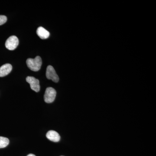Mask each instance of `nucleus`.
Returning <instances> with one entry per match:
<instances>
[{
  "label": "nucleus",
  "mask_w": 156,
  "mask_h": 156,
  "mask_svg": "<svg viewBox=\"0 0 156 156\" xmlns=\"http://www.w3.org/2000/svg\"><path fill=\"white\" fill-rule=\"evenodd\" d=\"M26 63L30 69L33 71H38L41 67L42 59L40 56H37L34 58H28L27 60Z\"/></svg>",
  "instance_id": "nucleus-1"
},
{
  "label": "nucleus",
  "mask_w": 156,
  "mask_h": 156,
  "mask_svg": "<svg viewBox=\"0 0 156 156\" xmlns=\"http://www.w3.org/2000/svg\"><path fill=\"white\" fill-rule=\"evenodd\" d=\"M56 92L55 89L52 87H48L46 89L44 99L46 103H50L53 102L56 98Z\"/></svg>",
  "instance_id": "nucleus-2"
},
{
  "label": "nucleus",
  "mask_w": 156,
  "mask_h": 156,
  "mask_svg": "<svg viewBox=\"0 0 156 156\" xmlns=\"http://www.w3.org/2000/svg\"><path fill=\"white\" fill-rule=\"evenodd\" d=\"M19 44V40L15 36H12L7 39L5 42L6 48L10 50H15Z\"/></svg>",
  "instance_id": "nucleus-3"
},
{
  "label": "nucleus",
  "mask_w": 156,
  "mask_h": 156,
  "mask_svg": "<svg viewBox=\"0 0 156 156\" xmlns=\"http://www.w3.org/2000/svg\"><path fill=\"white\" fill-rule=\"evenodd\" d=\"M46 77L48 80H52L55 83H58L59 77L54 69V68L51 66H48L46 71Z\"/></svg>",
  "instance_id": "nucleus-4"
},
{
  "label": "nucleus",
  "mask_w": 156,
  "mask_h": 156,
  "mask_svg": "<svg viewBox=\"0 0 156 156\" xmlns=\"http://www.w3.org/2000/svg\"><path fill=\"white\" fill-rule=\"evenodd\" d=\"M26 81L30 84V88L32 90L37 92L40 91V82L38 80L34 77L28 76L26 78Z\"/></svg>",
  "instance_id": "nucleus-5"
},
{
  "label": "nucleus",
  "mask_w": 156,
  "mask_h": 156,
  "mask_svg": "<svg viewBox=\"0 0 156 156\" xmlns=\"http://www.w3.org/2000/svg\"><path fill=\"white\" fill-rule=\"evenodd\" d=\"M46 136L48 139L54 142H57L60 140V136L56 131L50 130L46 134Z\"/></svg>",
  "instance_id": "nucleus-6"
},
{
  "label": "nucleus",
  "mask_w": 156,
  "mask_h": 156,
  "mask_svg": "<svg viewBox=\"0 0 156 156\" xmlns=\"http://www.w3.org/2000/svg\"><path fill=\"white\" fill-rule=\"evenodd\" d=\"M12 69V66L9 63L3 65L0 67V77L5 76L9 74Z\"/></svg>",
  "instance_id": "nucleus-7"
},
{
  "label": "nucleus",
  "mask_w": 156,
  "mask_h": 156,
  "mask_svg": "<svg viewBox=\"0 0 156 156\" xmlns=\"http://www.w3.org/2000/svg\"><path fill=\"white\" fill-rule=\"evenodd\" d=\"M37 34L43 40L48 38L50 35V32L42 27H40L37 28Z\"/></svg>",
  "instance_id": "nucleus-8"
},
{
  "label": "nucleus",
  "mask_w": 156,
  "mask_h": 156,
  "mask_svg": "<svg viewBox=\"0 0 156 156\" xmlns=\"http://www.w3.org/2000/svg\"><path fill=\"white\" fill-rule=\"evenodd\" d=\"M9 144V140L7 137L0 136V148L6 147Z\"/></svg>",
  "instance_id": "nucleus-9"
},
{
  "label": "nucleus",
  "mask_w": 156,
  "mask_h": 156,
  "mask_svg": "<svg viewBox=\"0 0 156 156\" xmlns=\"http://www.w3.org/2000/svg\"><path fill=\"white\" fill-rule=\"evenodd\" d=\"M7 21V17L5 15H0V25H3Z\"/></svg>",
  "instance_id": "nucleus-10"
},
{
  "label": "nucleus",
  "mask_w": 156,
  "mask_h": 156,
  "mask_svg": "<svg viewBox=\"0 0 156 156\" xmlns=\"http://www.w3.org/2000/svg\"><path fill=\"white\" fill-rule=\"evenodd\" d=\"M27 156H36L34 154H28V155H27Z\"/></svg>",
  "instance_id": "nucleus-11"
},
{
  "label": "nucleus",
  "mask_w": 156,
  "mask_h": 156,
  "mask_svg": "<svg viewBox=\"0 0 156 156\" xmlns=\"http://www.w3.org/2000/svg\"></svg>",
  "instance_id": "nucleus-12"
}]
</instances>
